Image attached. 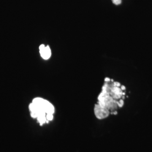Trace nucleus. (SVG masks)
<instances>
[{
  "instance_id": "f257e3e1",
  "label": "nucleus",
  "mask_w": 152,
  "mask_h": 152,
  "mask_svg": "<svg viewBox=\"0 0 152 152\" xmlns=\"http://www.w3.org/2000/svg\"><path fill=\"white\" fill-rule=\"evenodd\" d=\"M125 90L124 86L107 77L97 97V104L108 110L111 114H117L118 109L124 105Z\"/></svg>"
},
{
  "instance_id": "20e7f679",
  "label": "nucleus",
  "mask_w": 152,
  "mask_h": 152,
  "mask_svg": "<svg viewBox=\"0 0 152 152\" xmlns=\"http://www.w3.org/2000/svg\"><path fill=\"white\" fill-rule=\"evenodd\" d=\"M41 56L44 60H48L51 56V50L48 46L41 45L39 47Z\"/></svg>"
},
{
  "instance_id": "f03ea898",
  "label": "nucleus",
  "mask_w": 152,
  "mask_h": 152,
  "mask_svg": "<svg viewBox=\"0 0 152 152\" xmlns=\"http://www.w3.org/2000/svg\"><path fill=\"white\" fill-rule=\"evenodd\" d=\"M31 117L36 118L40 125L48 124L54 118L55 108L48 100L41 97L35 98L29 106Z\"/></svg>"
},
{
  "instance_id": "39448f33",
  "label": "nucleus",
  "mask_w": 152,
  "mask_h": 152,
  "mask_svg": "<svg viewBox=\"0 0 152 152\" xmlns=\"http://www.w3.org/2000/svg\"><path fill=\"white\" fill-rule=\"evenodd\" d=\"M112 2L114 5L119 6L122 4V0H112Z\"/></svg>"
},
{
  "instance_id": "7ed1b4c3",
  "label": "nucleus",
  "mask_w": 152,
  "mask_h": 152,
  "mask_svg": "<svg viewBox=\"0 0 152 152\" xmlns=\"http://www.w3.org/2000/svg\"><path fill=\"white\" fill-rule=\"evenodd\" d=\"M94 114L97 119H104L108 117L111 114V113L106 109L96 104L94 107Z\"/></svg>"
}]
</instances>
